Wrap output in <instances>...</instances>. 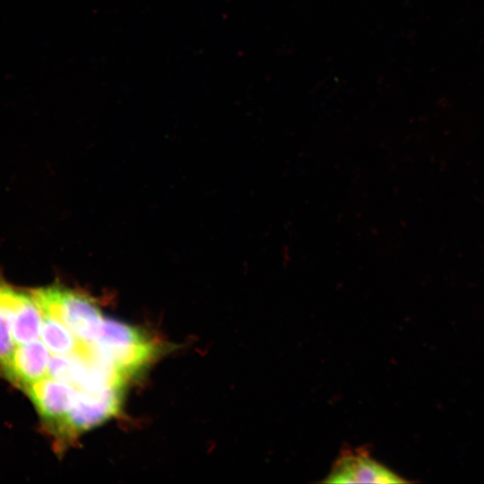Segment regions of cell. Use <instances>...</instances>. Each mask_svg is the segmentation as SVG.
Listing matches in <instances>:
<instances>
[{"instance_id": "cell-1", "label": "cell", "mask_w": 484, "mask_h": 484, "mask_svg": "<svg viewBox=\"0 0 484 484\" xmlns=\"http://www.w3.org/2000/svg\"><path fill=\"white\" fill-rule=\"evenodd\" d=\"M31 293L39 307L57 317L81 342L92 343L97 340L105 318L91 298L58 286Z\"/></svg>"}, {"instance_id": "cell-2", "label": "cell", "mask_w": 484, "mask_h": 484, "mask_svg": "<svg viewBox=\"0 0 484 484\" xmlns=\"http://www.w3.org/2000/svg\"><path fill=\"white\" fill-rule=\"evenodd\" d=\"M92 348L125 378L139 372L155 355L156 346L138 328L105 318Z\"/></svg>"}, {"instance_id": "cell-3", "label": "cell", "mask_w": 484, "mask_h": 484, "mask_svg": "<svg viewBox=\"0 0 484 484\" xmlns=\"http://www.w3.org/2000/svg\"><path fill=\"white\" fill-rule=\"evenodd\" d=\"M122 391L123 387L77 390L69 411L52 432L63 441H72L101 425L119 411Z\"/></svg>"}, {"instance_id": "cell-4", "label": "cell", "mask_w": 484, "mask_h": 484, "mask_svg": "<svg viewBox=\"0 0 484 484\" xmlns=\"http://www.w3.org/2000/svg\"><path fill=\"white\" fill-rule=\"evenodd\" d=\"M326 483H402L405 480L377 462L364 448L346 449L334 462Z\"/></svg>"}, {"instance_id": "cell-5", "label": "cell", "mask_w": 484, "mask_h": 484, "mask_svg": "<svg viewBox=\"0 0 484 484\" xmlns=\"http://www.w3.org/2000/svg\"><path fill=\"white\" fill-rule=\"evenodd\" d=\"M24 391L50 431L64 419L77 393L73 386L48 376L31 384Z\"/></svg>"}, {"instance_id": "cell-6", "label": "cell", "mask_w": 484, "mask_h": 484, "mask_svg": "<svg viewBox=\"0 0 484 484\" xmlns=\"http://www.w3.org/2000/svg\"><path fill=\"white\" fill-rule=\"evenodd\" d=\"M51 353L38 339L16 345L4 376L25 390L31 384L48 376Z\"/></svg>"}, {"instance_id": "cell-7", "label": "cell", "mask_w": 484, "mask_h": 484, "mask_svg": "<svg viewBox=\"0 0 484 484\" xmlns=\"http://www.w3.org/2000/svg\"><path fill=\"white\" fill-rule=\"evenodd\" d=\"M40 311L42 315L40 337L51 355L67 356L77 353L84 343L81 342L57 317L45 309L40 308Z\"/></svg>"}, {"instance_id": "cell-8", "label": "cell", "mask_w": 484, "mask_h": 484, "mask_svg": "<svg viewBox=\"0 0 484 484\" xmlns=\"http://www.w3.org/2000/svg\"><path fill=\"white\" fill-rule=\"evenodd\" d=\"M42 315L31 291L24 298L12 318V333L16 345L30 342L40 335Z\"/></svg>"}, {"instance_id": "cell-9", "label": "cell", "mask_w": 484, "mask_h": 484, "mask_svg": "<svg viewBox=\"0 0 484 484\" xmlns=\"http://www.w3.org/2000/svg\"><path fill=\"white\" fill-rule=\"evenodd\" d=\"M15 347L11 320L6 309L0 301V368L4 373L11 362Z\"/></svg>"}]
</instances>
